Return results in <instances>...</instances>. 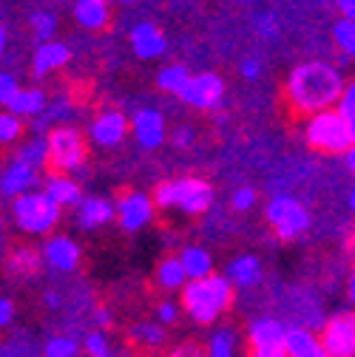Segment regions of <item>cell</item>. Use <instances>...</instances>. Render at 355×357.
Masks as SVG:
<instances>
[{"label": "cell", "mask_w": 355, "mask_h": 357, "mask_svg": "<svg viewBox=\"0 0 355 357\" xmlns=\"http://www.w3.org/2000/svg\"><path fill=\"white\" fill-rule=\"evenodd\" d=\"M284 94L290 102V111L298 116H316L324 111H333L344 94V79L335 71V66L310 60L290 71Z\"/></svg>", "instance_id": "cell-1"}, {"label": "cell", "mask_w": 355, "mask_h": 357, "mask_svg": "<svg viewBox=\"0 0 355 357\" xmlns=\"http://www.w3.org/2000/svg\"><path fill=\"white\" fill-rule=\"evenodd\" d=\"M233 284L228 275H210L202 281H188L182 289V306L196 324H213L231 306Z\"/></svg>", "instance_id": "cell-2"}, {"label": "cell", "mask_w": 355, "mask_h": 357, "mask_svg": "<svg viewBox=\"0 0 355 357\" xmlns=\"http://www.w3.org/2000/svg\"><path fill=\"white\" fill-rule=\"evenodd\" d=\"M304 139L313 151H321V153H349L355 148V130H352V122H347L335 108L333 111H324V114H316L310 116L307 125H304Z\"/></svg>", "instance_id": "cell-3"}, {"label": "cell", "mask_w": 355, "mask_h": 357, "mask_svg": "<svg viewBox=\"0 0 355 357\" xmlns=\"http://www.w3.org/2000/svg\"><path fill=\"white\" fill-rule=\"evenodd\" d=\"M157 207H176L188 215H199L213 204V188L205 178H176V182H162L154 190Z\"/></svg>", "instance_id": "cell-4"}, {"label": "cell", "mask_w": 355, "mask_h": 357, "mask_svg": "<svg viewBox=\"0 0 355 357\" xmlns=\"http://www.w3.org/2000/svg\"><path fill=\"white\" fill-rule=\"evenodd\" d=\"M12 215H15V225L23 233L46 236L57 225V221H60V207L46 193H43V190H31V193L15 199Z\"/></svg>", "instance_id": "cell-5"}, {"label": "cell", "mask_w": 355, "mask_h": 357, "mask_svg": "<svg viewBox=\"0 0 355 357\" xmlns=\"http://www.w3.org/2000/svg\"><path fill=\"white\" fill-rule=\"evenodd\" d=\"M49 165L57 170V173H71V170H80L82 162H85V142H82V133L77 128H68V125H60L55 128L49 137Z\"/></svg>", "instance_id": "cell-6"}, {"label": "cell", "mask_w": 355, "mask_h": 357, "mask_svg": "<svg viewBox=\"0 0 355 357\" xmlns=\"http://www.w3.org/2000/svg\"><path fill=\"white\" fill-rule=\"evenodd\" d=\"M268 221L276 227L279 238L290 241V238H298L310 227V213L293 196H273L268 202Z\"/></svg>", "instance_id": "cell-7"}, {"label": "cell", "mask_w": 355, "mask_h": 357, "mask_svg": "<svg viewBox=\"0 0 355 357\" xmlns=\"http://www.w3.org/2000/svg\"><path fill=\"white\" fill-rule=\"evenodd\" d=\"M250 357H290L287 354V326L276 318H256L247 329Z\"/></svg>", "instance_id": "cell-8"}, {"label": "cell", "mask_w": 355, "mask_h": 357, "mask_svg": "<svg viewBox=\"0 0 355 357\" xmlns=\"http://www.w3.org/2000/svg\"><path fill=\"white\" fill-rule=\"evenodd\" d=\"M321 343L330 357H355V312H338L324 324Z\"/></svg>", "instance_id": "cell-9"}, {"label": "cell", "mask_w": 355, "mask_h": 357, "mask_svg": "<svg viewBox=\"0 0 355 357\" xmlns=\"http://www.w3.org/2000/svg\"><path fill=\"white\" fill-rule=\"evenodd\" d=\"M222 94H225V82H222V77L205 71V74L191 77V82L185 85V91L180 94V100L188 102L191 108L210 111V108H216L222 102Z\"/></svg>", "instance_id": "cell-10"}, {"label": "cell", "mask_w": 355, "mask_h": 357, "mask_svg": "<svg viewBox=\"0 0 355 357\" xmlns=\"http://www.w3.org/2000/svg\"><path fill=\"white\" fill-rule=\"evenodd\" d=\"M117 218H119V227L125 233H137L143 230L148 221L154 218V199H148L145 193H125L117 202Z\"/></svg>", "instance_id": "cell-11"}, {"label": "cell", "mask_w": 355, "mask_h": 357, "mask_svg": "<svg viewBox=\"0 0 355 357\" xmlns=\"http://www.w3.org/2000/svg\"><path fill=\"white\" fill-rule=\"evenodd\" d=\"M125 130H128V119L119 111H103L94 122H92V139L100 148H114L125 139Z\"/></svg>", "instance_id": "cell-12"}, {"label": "cell", "mask_w": 355, "mask_h": 357, "mask_svg": "<svg viewBox=\"0 0 355 357\" xmlns=\"http://www.w3.org/2000/svg\"><path fill=\"white\" fill-rule=\"evenodd\" d=\"M134 137L145 151H154L165 139V116L154 108H143L134 116Z\"/></svg>", "instance_id": "cell-13"}, {"label": "cell", "mask_w": 355, "mask_h": 357, "mask_svg": "<svg viewBox=\"0 0 355 357\" xmlns=\"http://www.w3.org/2000/svg\"><path fill=\"white\" fill-rule=\"evenodd\" d=\"M34 185H40V170L23 165V162H15L3 170V178H0V190H3V196H26L34 190Z\"/></svg>", "instance_id": "cell-14"}, {"label": "cell", "mask_w": 355, "mask_h": 357, "mask_svg": "<svg viewBox=\"0 0 355 357\" xmlns=\"http://www.w3.org/2000/svg\"><path fill=\"white\" fill-rule=\"evenodd\" d=\"M131 49L143 60H154L168 49V43H165V34L154 23H137L134 31H131Z\"/></svg>", "instance_id": "cell-15"}, {"label": "cell", "mask_w": 355, "mask_h": 357, "mask_svg": "<svg viewBox=\"0 0 355 357\" xmlns=\"http://www.w3.org/2000/svg\"><path fill=\"white\" fill-rule=\"evenodd\" d=\"M114 215H117V204H111L108 199H100V196H88L77 207V225L82 230H94V227L108 225Z\"/></svg>", "instance_id": "cell-16"}, {"label": "cell", "mask_w": 355, "mask_h": 357, "mask_svg": "<svg viewBox=\"0 0 355 357\" xmlns=\"http://www.w3.org/2000/svg\"><path fill=\"white\" fill-rule=\"evenodd\" d=\"M43 255H46V261L60 273H71L74 266L80 264V247L68 236H55L46 244V250H43Z\"/></svg>", "instance_id": "cell-17"}, {"label": "cell", "mask_w": 355, "mask_h": 357, "mask_svg": "<svg viewBox=\"0 0 355 357\" xmlns=\"http://www.w3.org/2000/svg\"><path fill=\"white\" fill-rule=\"evenodd\" d=\"M287 354L290 357H330L321 337L304 326H287Z\"/></svg>", "instance_id": "cell-18"}, {"label": "cell", "mask_w": 355, "mask_h": 357, "mask_svg": "<svg viewBox=\"0 0 355 357\" xmlns=\"http://www.w3.org/2000/svg\"><path fill=\"white\" fill-rule=\"evenodd\" d=\"M68 57H71V52H68V46H63V43H55V40L40 43L37 52H34V60H31V68L37 77H43V74H52L55 68H63L68 63Z\"/></svg>", "instance_id": "cell-19"}, {"label": "cell", "mask_w": 355, "mask_h": 357, "mask_svg": "<svg viewBox=\"0 0 355 357\" xmlns=\"http://www.w3.org/2000/svg\"><path fill=\"white\" fill-rule=\"evenodd\" d=\"M43 193H46L57 207H80L82 204V193H80V185L74 182V178L57 173V176H49L46 178V188H43Z\"/></svg>", "instance_id": "cell-20"}, {"label": "cell", "mask_w": 355, "mask_h": 357, "mask_svg": "<svg viewBox=\"0 0 355 357\" xmlns=\"http://www.w3.org/2000/svg\"><path fill=\"white\" fill-rule=\"evenodd\" d=\"M74 17L80 26L85 29H106L108 20H111V3L108 0H77L74 3Z\"/></svg>", "instance_id": "cell-21"}, {"label": "cell", "mask_w": 355, "mask_h": 357, "mask_svg": "<svg viewBox=\"0 0 355 357\" xmlns=\"http://www.w3.org/2000/svg\"><path fill=\"white\" fill-rule=\"evenodd\" d=\"M231 284L236 287H256L261 281V261L256 255H239L228 264V273Z\"/></svg>", "instance_id": "cell-22"}, {"label": "cell", "mask_w": 355, "mask_h": 357, "mask_svg": "<svg viewBox=\"0 0 355 357\" xmlns=\"http://www.w3.org/2000/svg\"><path fill=\"white\" fill-rule=\"evenodd\" d=\"M180 261L185 266L188 281H202V278L213 275V258H210V252L205 247H185Z\"/></svg>", "instance_id": "cell-23"}, {"label": "cell", "mask_w": 355, "mask_h": 357, "mask_svg": "<svg viewBox=\"0 0 355 357\" xmlns=\"http://www.w3.org/2000/svg\"><path fill=\"white\" fill-rule=\"evenodd\" d=\"M15 116H37L46 111V91L40 88H20V94L9 102V108Z\"/></svg>", "instance_id": "cell-24"}, {"label": "cell", "mask_w": 355, "mask_h": 357, "mask_svg": "<svg viewBox=\"0 0 355 357\" xmlns=\"http://www.w3.org/2000/svg\"><path fill=\"white\" fill-rule=\"evenodd\" d=\"M157 281L159 287L165 289H185L188 284V275H185V266L180 258H165L159 266H157Z\"/></svg>", "instance_id": "cell-25"}, {"label": "cell", "mask_w": 355, "mask_h": 357, "mask_svg": "<svg viewBox=\"0 0 355 357\" xmlns=\"http://www.w3.org/2000/svg\"><path fill=\"white\" fill-rule=\"evenodd\" d=\"M15 162H23L34 170H43L49 162V142L46 139H31V142H23L15 153Z\"/></svg>", "instance_id": "cell-26"}, {"label": "cell", "mask_w": 355, "mask_h": 357, "mask_svg": "<svg viewBox=\"0 0 355 357\" xmlns=\"http://www.w3.org/2000/svg\"><path fill=\"white\" fill-rule=\"evenodd\" d=\"M191 82V74L185 66H165L159 74H157V85L162 88V91H171L180 97L185 91V85Z\"/></svg>", "instance_id": "cell-27"}, {"label": "cell", "mask_w": 355, "mask_h": 357, "mask_svg": "<svg viewBox=\"0 0 355 357\" xmlns=\"http://www.w3.org/2000/svg\"><path fill=\"white\" fill-rule=\"evenodd\" d=\"M208 357H236V332L233 329H219L210 337Z\"/></svg>", "instance_id": "cell-28"}, {"label": "cell", "mask_w": 355, "mask_h": 357, "mask_svg": "<svg viewBox=\"0 0 355 357\" xmlns=\"http://www.w3.org/2000/svg\"><path fill=\"white\" fill-rule=\"evenodd\" d=\"M31 31H34V37H37L40 43H52V37H55V31H57L55 15H49V12H34V15H31Z\"/></svg>", "instance_id": "cell-29"}, {"label": "cell", "mask_w": 355, "mask_h": 357, "mask_svg": "<svg viewBox=\"0 0 355 357\" xmlns=\"http://www.w3.org/2000/svg\"><path fill=\"white\" fill-rule=\"evenodd\" d=\"M333 37H335V43L341 46L344 54H355V20H344V17L335 20Z\"/></svg>", "instance_id": "cell-30"}, {"label": "cell", "mask_w": 355, "mask_h": 357, "mask_svg": "<svg viewBox=\"0 0 355 357\" xmlns=\"http://www.w3.org/2000/svg\"><path fill=\"white\" fill-rule=\"evenodd\" d=\"M80 343L66 335H55L46 340V357H77Z\"/></svg>", "instance_id": "cell-31"}, {"label": "cell", "mask_w": 355, "mask_h": 357, "mask_svg": "<svg viewBox=\"0 0 355 357\" xmlns=\"http://www.w3.org/2000/svg\"><path fill=\"white\" fill-rule=\"evenodd\" d=\"M23 133V122L20 116H15L12 111H3L0 114V142L3 145H12L17 137Z\"/></svg>", "instance_id": "cell-32"}, {"label": "cell", "mask_w": 355, "mask_h": 357, "mask_svg": "<svg viewBox=\"0 0 355 357\" xmlns=\"http://www.w3.org/2000/svg\"><path fill=\"white\" fill-rule=\"evenodd\" d=\"M37 266H40V258L34 250H17L12 255V270L17 275H34L37 273Z\"/></svg>", "instance_id": "cell-33"}, {"label": "cell", "mask_w": 355, "mask_h": 357, "mask_svg": "<svg viewBox=\"0 0 355 357\" xmlns=\"http://www.w3.org/2000/svg\"><path fill=\"white\" fill-rule=\"evenodd\" d=\"M131 337H134L137 343H143V346H157V343H162L165 332L157 324H140V326L131 329Z\"/></svg>", "instance_id": "cell-34"}, {"label": "cell", "mask_w": 355, "mask_h": 357, "mask_svg": "<svg viewBox=\"0 0 355 357\" xmlns=\"http://www.w3.org/2000/svg\"><path fill=\"white\" fill-rule=\"evenodd\" d=\"M85 354L88 357H111V343L103 332H92L85 337Z\"/></svg>", "instance_id": "cell-35"}, {"label": "cell", "mask_w": 355, "mask_h": 357, "mask_svg": "<svg viewBox=\"0 0 355 357\" xmlns=\"http://www.w3.org/2000/svg\"><path fill=\"white\" fill-rule=\"evenodd\" d=\"M335 111H338L347 122H352V125H355V79L344 85V94H341V100H338Z\"/></svg>", "instance_id": "cell-36"}, {"label": "cell", "mask_w": 355, "mask_h": 357, "mask_svg": "<svg viewBox=\"0 0 355 357\" xmlns=\"http://www.w3.org/2000/svg\"><path fill=\"white\" fill-rule=\"evenodd\" d=\"M17 94H20V85H17L15 74L12 71H3V74H0V102H3V108H9V102Z\"/></svg>", "instance_id": "cell-37"}, {"label": "cell", "mask_w": 355, "mask_h": 357, "mask_svg": "<svg viewBox=\"0 0 355 357\" xmlns=\"http://www.w3.org/2000/svg\"><path fill=\"white\" fill-rule=\"evenodd\" d=\"M256 31H259L261 37H276V34H279L276 17H273V15H259V17H256Z\"/></svg>", "instance_id": "cell-38"}, {"label": "cell", "mask_w": 355, "mask_h": 357, "mask_svg": "<svg viewBox=\"0 0 355 357\" xmlns=\"http://www.w3.org/2000/svg\"><path fill=\"white\" fill-rule=\"evenodd\" d=\"M256 204V190L253 188H242V190H236L233 193V210H250Z\"/></svg>", "instance_id": "cell-39"}, {"label": "cell", "mask_w": 355, "mask_h": 357, "mask_svg": "<svg viewBox=\"0 0 355 357\" xmlns=\"http://www.w3.org/2000/svg\"><path fill=\"white\" fill-rule=\"evenodd\" d=\"M157 315H159V324H173V321H176V315H180V309H176L173 303H159Z\"/></svg>", "instance_id": "cell-40"}, {"label": "cell", "mask_w": 355, "mask_h": 357, "mask_svg": "<svg viewBox=\"0 0 355 357\" xmlns=\"http://www.w3.org/2000/svg\"><path fill=\"white\" fill-rule=\"evenodd\" d=\"M12 318H15V303H12L9 298H0V324L9 326Z\"/></svg>", "instance_id": "cell-41"}, {"label": "cell", "mask_w": 355, "mask_h": 357, "mask_svg": "<svg viewBox=\"0 0 355 357\" xmlns=\"http://www.w3.org/2000/svg\"><path fill=\"white\" fill-rule=\"evenodd\" d=\"M335 6L344 20H355V0H335Z\"/></svg>", "instance_id": "cell-42"}, {"label": "cell", "mask_w": 355, "mask_h": 357, "mask_svg": "<svg viewBox=\"0 0 355 357\" xmlns=\"http://www.w3.org/2000/svg\"><path fill=\"white\" fill-rule=\"evenodd\" d=\"M191 139H194V130H191V128H180V130L173 133V142L180 145V148H188V145H191Z\"/></svg>", "instance_id": "cell-43"}, {"label": "cell", "mask_w": 355, "mask_h": 357, "mask_svg": "<svg viewBox=\"0 0 355 357\" xmlns=\"http://www.w3.org/2000/svg\"><path fill=\"white\" fill-rule=\"evenodd\" d=\"M259 68H261V66H259V60H256V57H250V60H245V63H242V74H245L247 79H256V77H259Z\"/></svg>", "instance_id": "cell-44"}, {"label": "cell", "mask_w": 355, "mask_h": 357, "mask_svg": "<svg viewBox=\"0 0 355 357\" xmlns=\"http://www.w3.org/2000/svg\"><path fill=\"white\" fill-rule=\"evenodd\" d=\"M173 357H208V354H202L196 346H182V349L173 351Z\"/></svg>", "instance_id": "cell-45"}, {"label": "cell", "mask_w": 355, "mask_h": 357, "mask_svg": "<svg viewBox=\"0 0 355 357\" xmlns=\"http://www.w3.org/2000/svg\"><path fill=\"white\" fill-rule=\"evenodd\" d=\"M94 318H97V321H94L97 326H108V324H111V315H108V309H97V312H94Z\"/></svg>", "instance_id": "cell-46"}, {"label": "cell", "mask_w": 355, "mask_h": 357, "mask_svg": "<svg viewBox=\"0 0 355 357\" xmlns=\"http://www.w3.org/2000/svg\"><path fill=\"white\" fill-rule=\"evenodd\" d=\"M46 303H49L52 309H57V306H60V295H57V292H49V295H46Z\"/></svg>", "instance_id": "cell-47"}, {"label": "cell", "mask_w": 355, "mask_h": 357, "mask_svg": "<svg viewBox=\"0 0 355 357\" xmlns=\"http://www.w3.org/2000/svg\"><path fill=\"white\" fill-rule=\"evenodd\" d=\"M344 159H347V167H349V173H355V148H352V151H349Z\"/></svg>", "instance_id": "cell-48"}, {"label": "cell", "mask_w": 355, "mask_h": 357, "mask_svg": "<svg viewBox=\"0 0 355 357\" xmlns=\"http://www.w3.org/2000/svg\"><path fill=\"white\" fill-rule=\"evenodd\" d=\"M347 292H349V301L355 303V273L349 275V284H347Z\"/></svg>", "instance_id": "cell-49"}, {"label": "cell", "mask_w": 355, "mask_h": 357, "mask_svg": "<svg viewBox=\"0 0 355 357\" xmlns=\"http://www.w3.org/2000/svg\"><path fill=\"white\" fill-rule=\"evenodd\" d=\"M349 210H352V213H355V188H352V190H349Z\"/></svg>", "instance_id": "cell-50"}, {"label": "cell", "mask_w": 355, "mask_h": 357, "mask_svg": "<svg viewBox=\"0 0 355 357\" xmlns=\"http://www.w3.org/2000/svg\"><path fill=\"white\" fill-rule=\"evenodd\" d=\"M108 3H131V0H108Z\"/></svg>", "instance_id": "cell-51"}, {"label": "cell", "mask_w": 355, "mask_h": 357, "mask_svg": "<svg viewBox=\"0 0 355 357\" xmlns=\"http://www.w3.org/2000/svg\"><path fill=\"white\" fill-rule=\"evenodd\" d=\"M3 357H12V351H9V346H6V349H3Z\"/></svg>", "instance_id": "cell-52"}, {"label": "cell", "mask_w": 355, "mask_h": 357, "mask_svg": "<svg viewBox=\"0 0 355 357\" xmlns=\"http://www.w3.org/2000/svg\"><path fill=\"white\" fill-rule=\"evenodd\" d=\"M352 130H355V125H352Z\"/></svg>", "instance_id": "cell-53"}]
</instances>
